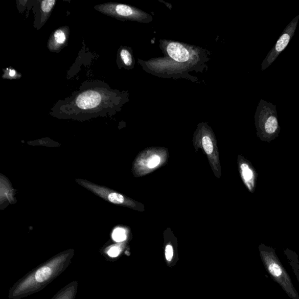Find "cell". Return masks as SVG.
Segmentation results:
<instances>
[{
	"label": "cell",
	"mask_w": 299,
	"mask_h": 299,
	"mask_svg": "<svg viewBox=\"0 0 299 299\" xmlns=\"http://www.w3.org/2000/svg\"><path fill=\"white\" fill-rule=\"evenodd\" d=\"M299 20V14L294 17L282 33L275 46L271 49L266 56L263 62L261 64V70L264 71L276 60L277 57L288 46L290 41L292 39L295 33Z\"/></svg>",
	"instance_id": "5b68a950"
},
{
	"label": "cell",
	"mask_w": 299,
	"mask_h": 299,
	"mask_svg": "<svg viewBox=\"0 0 299 299\" xmlns=\"http://www.w3.org/2000/svg\"><path fill=\"white\" fill-rule=\"evenodd\" d=\"M102 14L121 20H139L143 16L142 12L126 4L108 3L94 7Z\"/></svg>",
	"instance_id": "8992f818"
},
{
	"label": "cell",
	"mask_w": 299,
	"mask_h": 299,
	"mask_svg": "<svg viewBox=\"0 0 299 299\" xmlns=\"http://www.w3.org/2000/svg\"><path fill=\"white\" fill-rule=\"evenodd\" d=\"M118 59L122 64L126 67H131L133 64V59L132 53L126 48H121L119 51Z\"/></svg>",
	"instance_id": "8fae6325"
},
{
	"label": "cell",
	"mask_w": 299,
	"mask_h": 299,
	"mask_svg": "<svg viewBox=\"0 0 299 299\" xmlns=\"http://www.w3.org/2000/svg\"><path fill=\"white\" fill-rule=\"evenodd\" d=\"M168 158L167 150L164 148H151L142 151L134 164V171L137 176H143L158 169Z\"/></svg>",
	"instance_id": "7a4b0ae2"
},
{
	"label": "cell",
	"mask_w": 299,
	"mask_h": 299,
	"mask_svg": "<svg viewBox=\"0 0 299 299\" xmlns=\"http://www.w3.org/2000/svg\"><path fill=\"white\" fill-rule=\"evenodd\" d=\"M168 55L178 62L185 63L190 59V54L188 49L181 43L171 42L167 47Z\"/></svg>",
	"instance_id": "9c48e42d"
},
{
	"label": "cell",
	"mask_w": 299,
	"mask_h": 299,
	"mask_svg": "<svg viewBox=\"0 0 299 299\" xmlns=\"http://www.w3.org/2000/svg\"><path fill=\"white\" fill-rule=\"evenodd\" d=\"M255 118L258 129L265 134H275L280 130L276 106L270 102L261 100Z\"/></svg>",
	"instance_id": "3957f363"
},
{
	"label": "cell",
	"mask_w": 299,
	"mask_h": 299,
	"mask_svg": "<svg viewBox=\"0 0 299 299\" xmlns=\"http://www.w3.org/2000/svg\"><path fill=\"white\" fill-rule=\"evenodd\" d=\"M112 238L117 242H121L126 239V232L124 228H117L112 233Z\"/></svg>",
	"instance_id": "5bb4252c"
},
{
	"label": "cell",
	"mask_w": 299,
	"mask_h": 299,
	"mask_svg": "<svg viewBox=\"0 0 299 299\" xmlns=\"http://www.w3.org/2000/svg\"><path fill=\"white\" fill-rule=\"evenodd\" d=\"M38 4L35 6V27L37 30L44 26L47 22L49 16H51L53 8L56 3V0H43L38 1Z\"/></svg>",
	"instance_id": "ba28073f"
},
{
	"label": "cell",
	"mask_w": 299,
	"mask_h": 299,
	"mask_svg": "<svg viewBox=\"0 0 299 299\" xmlns=\"http://www.w3.org/2000/svg\"><path fill=\"white\" fill-rule=\"evenodd\" d=\"M195 149H202L209 159L213 171L217 177L220 178L221 168L219 158V152L216 141L213 134L208 129L202 130L194 139Z\"/></svg>",
	"instance_id": "277c9868"
},
{
	"label": "cell",
	"mask_w": 299,
	"mask_h": 299,
	"mask_svg": "<svg viewBox=\"0 0 299 299\" xmlns=\"http://www.w3.org/2000/svg\"><path fill=\"white\" fill-rule=\"evenodd\" d=\"M120 249L117 247H113L108 252V255L111 257H117L120 255Z\"/></svg>",
	"instance_id": "ac0fdd59"
},
{
	"label": "cell",
	"mask_w": 299,
	"mask_h": 299,
	"mask_svg": "<svg viewBox=\"0 0 299 299\" xmlns=\"http://www.w3.org/2000/svg\"><path fill=\"white\" fill-rule=\"evenodd\" d=\"M269 269L270 272H271L273 275L275 277H279L282 274L281 269L276 264H272L269 265Z\"/></svg>",
	"instance_id": "2e32d148"
},
{
	"label": "cell",
	"mask_w": 299,
	"mask_h": 299,
	"mask_svg": "<svg viewBox=\"0 0 299 299\" xmlns=\"http://www.w3.org/2000/svg\"><path fill=\"white\" fill-rule=\"evenodd\" d=\"M121 101V93L97 80L82 84L71 97L57 102L52 111L65 117H94L117 110Z\"/></svg>",
	"instance_id": "6da1fadb"
},
{
	"label": "cell",
	"mask_w": 299,
	"mask_h": 299,
	"mask_svg": "<svg viewBox=\"0 0 299 299\" xmlns=\"http://www.w3.org/2000/svg\"><path fill=\"white\" fill-rule=\"evenodd\" d=\"M108 199L110 202L114 204H122L125 202V198L122 195L118 193H112L109 195Z\"/></svg>",
	"instance_id": "9a60e30c"
},
{
	"label": "cell",
	"mask_w": 299,
	"mask_h": 299,
	"mask_svg": "<svg viewBox=\"0 0 299 299\" xmlns=\"http://www.w3.org/2000/svg\"><path fill=\"white\" fill-rule=\"evenodd\" d=\"M3 79L8 80H16L21 78V74L16 71L14 68L8 67L3 70Z\"/></svg>",
	"instance_id": "4fadbf2b"
},
{
	"label": "cell",
	"mask_w": 299,
	"mask_h": 299,
	"mask_svg": "<svg viewBox=\"0 0 299 299\" xmlns=\"http://www.w3.org/2000/svg\"><path fill=\"white\" fill-rule=\"evenodd\" d=\"M240 170L241 176L244 181L249 189H251L253 186V173L250 168L245 163L240 165Z\"/></svg>",
	"instance_id": "30bf717a"
},
{
	"label": "cell",
	"mask_w": 299,
	"mask_h": 299,
	"mask_svg": "<svg viewBox=\"0 0 299 299\" xmlns=\"http://www.w3.org/2000/svg\"><path fill=\"white\" fill-rule=\"evenodd\" d=\"M52 270L48 267L41 268L35 273V280L39 282L47 281L51 277Z\"/></svg>",
	"instance_id": "7c38bea8"
},
{
	"label": "cell",
	"mask_w": 299,
	"mask_h": 299,
	"mask_svg": "<svg viewBox=\"0 0 299 299\" xmlns=\"http://www.w3.org/2000/svg\"><path fill=\"white\" fill-rule=\"evenodd\" d=\"M173 257V248L171 245H168L166 248V257L168 261H171Z\"/></svg>",
	"instance_id": "e0dca14e"
},
{
	"label": "cell",
	"mask_w": 299,
	"mask_h": 299,
	"mask_svg": "<svg viewBox=\"0 0 299 299\" xmlns=\"http://www.w3.org/2000/svg\"><path fill=\"white\" fill-rule=\"evenodd\" d=\"M70 35L68 27H61L53 32L48 40V48L52 52H60L67 46Z\"/></svg>",
	"instance_id": "52a82bcc"
}]
</instances>
